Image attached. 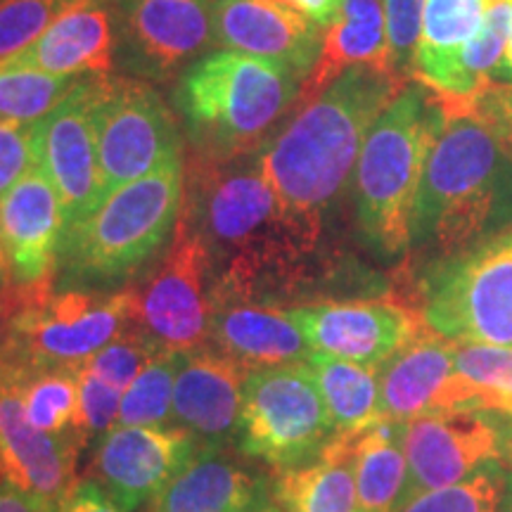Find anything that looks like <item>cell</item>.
Returning <instances> with one entry per match:
<instances>
[{
	"instance_id": "8",
	"label": "cell",
	"mask_w": 512,
	"mask_h": 512,
	"mask_svg": "<svg viewBox=\"0 0 512 512\" xmlns=\"http://www.w3.org/2000/svg\"><path fill=\"white\" fill-rule=\"evenodd\" d=\"M420 292L422 320L448 342L512 347V226L437 261Z\"/></svg>"
},
{
	"instance_id": "7",
	"label": "cell",
	"mask_w": 512,
	"mask_h": 512,
	"mask_svg": "<svg viewBox=\"0 0 512 512\" xmlns=\"http://www.w3.org/2000/svg\"><path fill=\"white\" fill-rule=\"evenodd\" d=\"M299 95L283 64L223 48L185 69L174 100L200 157L230 159L259 147Z\"/></svg>"
},
{
	"instance_id": "21",
	"label": "cell",
	"mask_w": 512,
	"mask_h": 512,
	"mask_svg": "<svg viewBox=\"0 0 512 512\" xmlns=\"http://www.w3.org/2000/svg\"><path fill=\"white\" fill-rule=\"evenodd\" d=\"M209 342L247 370L299 363L311 356L290 311L240 294H211Z\"/></svg>"
},
{
	"instance_id": "14",
	"label": "cell",
	"mask_w": 512,
	"mask_h": 512,
	"mask_svg": "<svg viewBox=\"0 0 512 512\" xmlns=\"http://www.w3.org/2000/svg\"><path fill=\"white\" fill-rule=\"evenodd\" d=\"M403 451L408 475L399 510L501 458L503 434L484 411H437L403 422Z\"/></svg>"
},
{
	"instance_id": "9",
	"label": "cell",
	"mask_w": 512,
	"mask_h": 512,
	"mask_svg": "<svg viewBox=\"0 0 512 512\" xmlns=\"http://www.w3.org/2000/svg\"><path fill=\"white\" fill-rule=\"evenodd\" d=\"M335 437L309 363L249 370L238 430L247 456L287 470L309 463Z\"/></svg>"
},
{
	"instance_id": "2",
	"label": "cell",
	"mask_w": 512,
	"mask_h": 512,
	"mask_svg": "<svg viewBox=\"0 0 512 512\" xmlns=\"http://www.w3.org/2000/svg\"><path fill=\"white\" fill-rule=\"evenodd\" d=\"M403 86L399 74L351 67L306 98L290 124L259 147L256 164L287 209L323 223L356 169L370 128Z\"/></svg>"
},
{
	"instance_id": "16",
	"label": "cell",
	"mask_w": 512,
	"mask_h": 512,
	"mask_svg": "<svg viewBox=\"0 0 512 512\" xmlns=\"http://www.w3.org/2000/svg\"><path fill=\"white\" fill-rule=\"evenodd\" d=\"M311 351L382 368L425 328L420 309L392 299H354L287 309Z\"/></svg>"
},
{
	"instance_id": "48",
	"label": "cell",
	"mask_w": 512,
	"mask_h": 512,
	"mask_svg": "<svg viewBox=\"0 0 512 512\" xmlns=\"http://www.w3.org/2000/svg\"><path fill=\"white\" fill-rule=\"evenodd\" d=\"M62 3L64 5H72V3H76V0H62Z\"/></svg>"
},
{
	"instance_id": "26",
	"label": "cell",
	"mask_w": 512,
	"mask_h": 512,
	"mask_svg": "<svg viewBox=\"0 0 512 512\" xmlns=\"http://www.w3.org/2000/svg\"><path fill=\"white\" fill-rule=\"evenodd\" d=\"M273 501L280 512H361L351 434H337L309 463L280 470Z\"/></svg>"
},
{
	"instance_id": "13",
	"label": "cell",
	"mask_w": 512,
	"mask_h": 512,
	"mask_svg": "<svg viewBox=\"0 0 512 512\" xmlns=\"http://www.w3.org/2000/svg\"><path fill=\"white\" fill-rule=\"evenodd\" d=\"M93 102L95 76H86L53 112L34 121L36 166L60 197L67 226L93 214L107 197L95 140Z\"/></svg>"
},
{
	"instance_id": "45",
	"label": "cell",
	"mask_w": 512,
	"mask_h": 512,
	"mask_svg": "<svg viewBox=\"0 0 512 512\" xmlns=\"http://www.w3.org/2000/svg\"><path fill=\"white\" fill-rule=\"evenodd\" d=\"M496 83H505V86H512V34L508 38V46H505V55L501 67H498Z\"/></svg>"
},
{
	"instance_id": "1",
	"label": "cell",
	"mask_w": 512,
	"mask_h": 512,
	"mask_svg": "<svg viewBox=\"0 0 512 512\" xmlns=\"http://www.w3.org/2000/svg\"><path fill=\"white\" fill-rule=\"evenodd\" d=\"M211 261V294L261 297L316 249L320 226L285 207L256 155L197 159L181 211Z\"/></svg>"
},
{
	"instance_id": "32",
	"label": "cell",
	"mask_w": 512,
	"mask_h": 512,
	"mask_svg": "<svg viewBox=\"0 0 512 512\" xmlns=\"http://www.w3.org/2000/svg\"><path fill=\"white\" fill-rule=\"evenodd\" d=\"M456 370L467 389V411L512 418V347L456 344Z\"/></svg>"
},
{
	"instance_id": "27",
	"label": "cell",
	"mask_w": 512,
	"mask_h": 512,
	"mask_svg": "<svg viewBox=\"0 0 512 512\" xmlns=\"http://www.w3.org/2000/svg\"><path fill=\"white\" fill-rule=\"evenodd\" d=\"M351 451L361 512H399L408 475L403 422L382 418L354 432Z\"/></svg>"
},
{
	"instance_id": "17",
	"label": "cell",
	"mask_w": 512,
	"mask_h": 512,
	"mask_svg": "<svg viewBox=\"0 0 512 512\" xmlns=\"http://www.w3.org/2000/svg\"><path fill=\"white\" fill-rule=\"evenodd\" d=\"M24 377L0 368V479L57 503L74 486L86 439L79 432L36 430L24 413Z\"/></svg>"
},
{
	"instance_id": "39",
	"label": "cell",
	"mask_w": 512,
	"mask_h": 512,
	"mask_svg": "<svg viewBox=\"0 0 512 512\" xmlns=\"http://www.w3.org/2000/svg\"><path fill=\"white\" fill-rule=\"evenodd\" d=\"M384 22H387L389 60L396 74L406 76L413 72L415 50L420 43L422 12L425 0H382Z\"/></svg>"
},
{
	"instance_id": "5",
	"label": "cell",
	"mask_w": 512,
	"mask_h": 512,
	"mask_svg": "<svg viewBox=\"0 0 512 512\" xmlns=\"http://www.w3.org/2000/svg\"><path fill=\"white\" fill-rule=\"evenodd\" d=\"M183 157L114 190L93 214L64 228L55 285L102 290L155 259L181 219Z\"/></svg>"
},
{
	"instance_id": "12",
	"label": "cell",
	"mask_w": 512,
	"mask_h": 512,
	"mask_svg": "<svg viewBox=\"0 0 512 512\" xmlns=\"http://www.w3.org/2000/svg\"><path fill=\"white\" fill-rule=\"evenodd\" d=\"M117 60L133 79L164 81L216 43L214 0H112Z\"/></svg>"
},
{
	"instance_id": "30",
	"label": "cell",
	"mask_w": 512,
	"mask_h": 512,
	"mask_svg": "<svg viewBox=\"0 0 512 512\" xmlns=\"http://www.w3.org/2000/svg\"><path fill=\"white\" fill-rule=\"evenodd\" d=\"M491 0H425L413 76L425 81L458 55L482 29Z\"/></svg>"
},
{
	"instance_id": "4",
	"label": "cell",
	"mask_w": 512,
	"mask_h": 512,
	"mask_svg": "<svg viewBox=\"0 0 512 512\" xmlns=\"http://www.w3.org/2000/svg\"><path fill=\"white\" fill-rule=\"evenodd\" d=\"M444 124L439 95L406 83L370 128L354 169V202L361 233L377 252L394 256L411 247L420 181Z\"/></svg>"
},
{
	"instance_id": "10",
	"label": "cell",
	"mask_w": 512,
	"mask_h": 512,
	"mask_svg": "<svg viewBox=\"0 0 512 512\" xmlns=\"http://www.w3.org/2000/svg\"><path fill=\"white\" fill-rule=\"evenodd\" d=\"M93 126L107 195L183 157L174 114L143 79L95 76Z\"/></svg>"
},
{
	"instance_id": "25",
	"label": "cell",
	"mask_w": 512,
	"mask_h": 512,
	"mask_svg": "<svg viewBox=\"0 0 512 512\" xmlns=\"http://www.w3.org/2000/svg\"><path fill=\"white\" fill-rule=\"evenodd\" d=\"M261 484L223 456V448L200 446L197 456L159 494L152 512H254Z\"/></svg>"
},
{
	"instance_id": "43",
	"label": "cell",
	"mask_w": 512,
	"mask_h": 512,
	"mask_svg": "<svg viewBox=\"0 0 512 512\" xmlns=\"http://www.w3.org/2000/svg\"><path fill=\"white\" fill-rule=\"evenodd\" d=\"M60 505L0 479V512H57Z\"/></svg>"
},
{
	"instance_id": "31",
	"label": "cell",
	"mask_w": 512,
	"mask_h": 512,
	"mask_svg": "<svg viewBox=\"0 0 512 512\" xmlns=\"http://www.w3.org/2000/svg\"><path fill=\"white\" fill-rule=\"evenodd\" d=\"M86 76H62L0 60V119L38 121L53 112Z\"/></svg>"
},
{
	"instance_id": "6",
	"label": "cell",
	"mask_w": 512,
	"mask_h": 512,
	"mask_svg": "<svg viewBox=\"0 0 512 512\" xmlns=\"http://www.w3.org/2000/svg\"><path fill=\"white\" fill-rule=\"evenodd\" d=\"M136 325V290H79L15 283L0 294V368L29 377L83 366L95 351Z\"/></svg>"
},
{
	"instance_id": "46",
	"label": "cell",
	"mask_w": 512,
	"mask_h": 512,
	"mask_svg": "<svg viewBox=\"0 0 512 512\" xmlns=\"http://www.w3.org/2000/svg\"><path fill=\"white\" fill-rule=\"evenodd\" d=\"M10 273V264H8V254H5V247H3V240H0V278H5V275Z\"/></svg>"
},
{
	"instance_id": "3",
	"label": "cell",
	"mask_w": 512,
	"mask_h": 512,
	"mask_svg": "<svg viewBox=\"0 0 512 512\" xmlns=\"http://www.w3.org/2000/svg\"><path fill=\"white\" fill-rule=\"evenodd\" d=\"M439 98L446 124L422 174L411 245L451 256L489 235L501 209L512 159L489 121L479 114L475 100Z\"/></svg>"
},
{
	"instance_id": "47",
	"label": "cell",
	"mask_w": 512,
	"mask_h": 512,
	"mask_svg": "<svg viewBox=\"0 0 512 512\" xmlns=\"http://www.w3.org/2000/svg\"><path fill=\"white\" fill-rule=\"evenodd\" d=\"M254 512H280L278 508H271V505H261V508H256Z\"/></svg>"
},
{
	"instance_id": "34",
	"label": "cell",
	"mask_w": 512,
	"mask_h": 512,
	"mask_svg": "<svg viewBox=\"0 0 512 512\" xmlns=\"http://www.w3.org/2000/svg\"><path fill=\"white\" fill-rule=\"evenodd\" d=\"M178 363V351H162L147 363L121 396L119 425H164L171 420Z\"/></svg>"
},
{
	"instance_id": "11",
	"label": "cell",
	"mask_w": 512,
	"mask_h": 512,
	"mask_svg": "<svg viewBox=\"0 0 512 512\" xmlns=\"http://www.w3.org/2000/svg\"><path fill=\"white\" fill-rule=\"evenodd\" d=\"M209 252L181 214L174 238L145 290H136V325L166 351L202 349L211 323Z\"/></svg>"
},
{
	"instance_id": "23",
	"label": "cell",
	"mask_w": 512,
	"mask_h": 512,
	"mask_svg": "<svg viewBox=\"0 0 512 512\" xmlns=\"http://www.w3.org/2000/svg\"><path fill=\"white\" fill-rule=\"evenodd\" d=\"M114 57V8L105 0H76L64 5L50 27L10 60L62 76H107Z\"/></svg>"
},
{
	"instance_id": "22",
	"label": "cell",
	"mask_w": 512,
	"mask_h": 512,
	"mask_svg": "<svg viewBox=\"0 0 512 512\" xmlns=\"http://www.w3.org/2000/svg\"><path fill=\"white\" fill-rule=\"evenodd\" d=\"M456 382V344L425 323L380 368L382 415L394 422H408L427 413L451 411Z\"/></svg>"
},
{
	"instance_id": "37",
	"label": "cell",
	"mask_w": 512,
	"mask_h": 512,
	"mask_svg": "<svg viewBox=\"0 0 512 512\" xmlns=\"http://www.w3.org/2000/svg\"><path fill=\"white\" fill-rule=\"evenodd\" d=\"M62 10V0H0V60L31 46Z\"/></svg>"
},
{
	"instance_id": "29",
	"label": "cell",
	"mask_w": 512,
	"mask_h": 512,
	"mask_svg": "<svg viewBox=\"0 0 512 512\" xmlns=\"http://www.w3.org/2000/svg\"><path fill=\"white\" fill-rule=\"evenodd\" d=\"M337 434H354L382 420L380 368L311 351L306 358Z\"/></svg>"
},
{
	"instance_id": "28",
	"label": "cell",
	"mask_w": 512,
	"mask_h": 512,
	"mask_svg": "<svg viewBox=\"0 0 512 512\" xmlns=\"http://www.w3.org/2000/svg\"><path fill=\"white\" fill-rule=\"evenodd\" d=\"M512 34V0H491L479 34L430 79L418 81L448 98L475 100L496 83L505 46Z\"/></svg>"
},
{
	"instance_id": "42",
	"label": "cell",
	"mask_w": 512,
	"mask_h": 512,
	"mask_svg": "<svg viewBox=\"0 0 512 512\" xmlns=\"http://www.w3.org/2000/svg\"><path fill=\"white\" fill-rule=\"evenodd\" d=\"M57 512H124L110 496L102 491V486L91 482H79L69 489V494L60 501Z\"/></svg>"
},
{
	"instance_id": "20",
	"label": "cell",
	"mask_w": 512,
	"mask_h": 512,
	"mask_svg": "<svg viewBox=\"0 0 512 512\" xmlns=\"http://www.w3.org/2000/svg\"><path fill=\"white\" fill-rule=\"evenodd\" d=\"M64 228L60 197L38 166L0 195V240L15 283L53 278Z\"/></svg>"
},
{
	"instance_id": "33",
	"label": "cell",
	"mask_w": 512,
	"mask_h": 512,
	"mask_svg": "<svg viewBox=\"0 0 512 512\" xmlns=\"http://www.w3.org/2000/svg\"><path fill=\"white\" fill-rule=\"evenodd\" d=\"M24 413L36 430L76 432L79 418V366L48 368L29 375L22 389Z\"/></svg>"
},
{
	"instance_id": "36",
	"label": "cell",
	"mask_w": 512,
	"mask_h": 512,
	"mask_svg": "<svg viewBox=\"0 0 512 512\" xmlns=\"http://www.w3.org/2000/svg\"><path fill=\"white\" fill-rule=\"evenodd\" d=\"M162 349L157 342H152L138 325L121 332L112 339L107 347L88 358L83 363V368L91 370L93 375H98L102 382L112 384L119 392H126L131 387L133 380L143 373V368L152 361L157 354H162Z\"/></svg>"
},
{
	"instance_id": "35",
	"label": "cell",
	"mask_w": 512,
	"mask_h": 512,
	"mask_svg": "<svg viewBox=\"0 0 512 512\" xmlns=\"http://www.w3.org/2000/svg\"><path fill=\"white\" fill-rule=\"evenodd\" d=\"M503 503V472L486 465L463 482L413 498L399 512H503Z\"/></svg>"
},
{
	"instance_id": "41",
	"label": "cell",
	"mask_w": 512,
	"mask_h": 512,
	"mask_svg": "<svg viewBox=\"0 0 512 512\" xmlns=\"http://www.w3.org/2000/svg\"><path fill=\"white\" fill-rule=\"evenodd\" d=\"M475 102L479 114L489 121V126L494 128L498 140H501L503 150L512 159V86L494 83L479 98H475Z\"/></svg>"
},
{
	"instance_id": "19",
	"label": "cell",
	"mask_w": 512,
	"mask_h": 512,
	"mask_svg": "<svg viewBox=\"0 0 512 512\" xmlns=\"http://www.w3.org/2000/svg\"><path fill=\"white\" fill-rule=\"evenodd\" d=\"M247 368L216 349L181 354L171 420L195 434L202 446L226 448L238 439Z\"/></svg>"
},
{
	"instance_id": "38",
	"label": "cell",
	"mask_w": 512,
	"mask_h": 512,
	"mask_svg": "<svg viewBox=\"0 0 512 512\" xmlns=\"http://www.w3.org/2000/svg\"><path fill=\"white\" fill-rule=\"evenodd\" d=\"M121 396L112 384L102 382L91 370L79 366V418H76V432L83 439L105 437L107 432L119 425Z\"/></svg>"
},
{
	"instance_id": "44",
	"label": "cell",
	"mask_w": 512,
	"mask_h": 512,
	"mask_svg": "<svg viewBox=\"0 0 512 512\" xmlns=\"http://www.w3.org/2000/svg\"><path fill=\"white\" fill-rule=\"evenodd\" d=\"M283 3L318 27H330L344 8V0H283Z\"/></svg>"
},
{
	"instance_id": "18",
	"label": "cell",
	"mask_w": 512,
	"mask_h": 512,
	"mask_svg": "<svg viewBox=\"0 0 512 512\" xmlns=\"http://www.w3.org/2000/svg\"><path fill=\"white\" fill-rule=\"evenodd\" d=\"M214 29L223 48L283 64L297 79L313 72L323 48L318 24L283 0H214Z\"/></svg>"
},
{
	"instance_id": "40",
	"label": "cell",
	"mask_w": 512,
	"mask_h": 512,
	"mask_svg": "<svg viewBox=\"0 0 512 512\" xmlns=\"http://www.w3.org/2000/svg\"><path fill=\"white\" fill-rule=\"evenodd\" d=\"M34 166V121L0 119V195Z\"/></svg>"
},
{
	"instance_id": "15",
	"label": "cell",
	"mask_w": 512,
	"mask_h": 512,
	"mask_svg": "<svg viewBox=\"0 0 512 512\" xmlns=\"http://www.w3.org/2000/svg\"><path fill=\"white\" fill-rule=\"evenodd\" d=\"M200 451L183 427L117 425L102 437L93 460L95 482L124 512L155 503Z\"/></svg>"
},
{
	"instance_id": "24",
	"label": "cell",
	"mask_w": 512,
	"mask_h": 512,
	"mask_svg": "<svg viewBox=\"0 0 512 512\" xmlns=\"http://www.w3.org/2000/svg\"><path fill=\"white\" fill-rule=\"evenodd\" d=\"M351 67H375L396 74L389 60L382 0H344L339 17L323 34L320 57L302 83L299 100L313 98Z\"/></svg>"
}]
</instances>
